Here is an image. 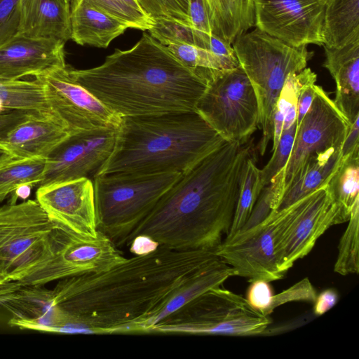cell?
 Wrapping results in <instances>:
<instances>
[{
    "label": "cell",
    "mask_w": 359,
    "mask_h": 359,
    "mask_svg": "<svg viewBox=\"0 0 359 359\" xmlns=\"http://www.w3.org/2000/svg\"><path fill=\"white\" fill-rule=\"evenodd\" d=\"M215 250L163 246L107 270L59 280L52 289L66 317L62 333H147L166 303L219 261Z\"/></svg>",
    "instance_id": "obj_1"
},
{
    "label": "cell",
    "mask_w": 359,
    "mask_h": 359,
    "mask_svg": "<svg viewBox=\"0 0 359 359\" xmlns=\"http://www.w3.org/2000/svg\"><path fill=\"white\" fill-rule=\"evenodd\" d=\"M253 144L224 142L181 173L133 231L176 250H215L229 231Z\"/></svg>",
    "instance_id": "obj_2"
},
{
    "label": "cell",
    "mask_w": 359,
    "mask_h": 359,
    "mask_svg": "<svg viewBox=\"0 0 359 359\" xmlns=\"http://www.w3.org/2000/svg\"><path fill=\"white\" fill-rule=\"evenodd\" d=\"M69 72L120 117L196 111L208 81L207 70L187 67L149 34L99 66Z\"/></svg>",
    "instance_id": "obj_3"
},
{
    "label": "cell",
    "mask_w": 359,
    "mask_h": 359,
    "mask_svg": "<svg viewBox=\"0 0 359 359\" xmlns=\"http://www.w3.org/2000/svg\"><path fill=\"white\" fill-rule=\"evenodd\" d=\"M224 142L196 111L121 117L97 175L182 173Z\"/></svg>",
    "instance_id": "obj_4"
},
{
    "label": "cell",
    "mask_w": 359,
    "mask_h": 359,
    "mask_svg": "<svg viewBox=\"0 0 359 359\" xmlns=\"http://www.w3.org/2000/svg\"><path fill=\"white\" fill-rule=\"evenodd\" d=\"M231 45L257 97L262 131L258 150L263 156L272 139L274 107L283 84L290 74L306 67L313 53L306 46L294 47L257 27L238 35Z\"/></svg>",
    "instance_id": "obj_5"
},
{
    "label": "cell",
    "mask_w": 359,
    "mask_h": 359,
    "mask_svg": "<svg viewBox=\"0 0 359 359\" xmlns=\"http://www.w3.org/2000/svg\"><path fill=\"white\" fill-rule=\"evenodd\" d=\"M181 173H111L93 180L97 229L117 248L150 213Z\"/></svg>",
    "instance_id": "obj_6"
},
{
    "label": "cell",
    "mask_w": 359,
    "mask_h": 359,
    "mask_svg": "<svg viewBox=\"0 0 359 359\" xmlns=\"http://www.w3.org/2000/svg\"><path fill=\"white\" fill-rule=\"evenodd\" d=\"M272 323L246 299L219 286L194 297L149 332L158 334L264 335Z\"/></svg>",
    "instance_id": "obj_7"
},
{
    "label": "cell",
    "mask_w": 359,
    "mask_h": 359,
    "mask_svg": "<svg viewBox=\"0 0 359 359\" xmlns=\"http://www.w3.org/2000/svg\"><path fill=\"white\" fill-rule=\"evenodd\" d=\"M196 111L229 142H248L259 124L255 90L240 65L211 70Z\"/></svg>",
    "instance_id": "obj_8"
},
{
    "label": "cell",
    "mask_w": 359,
    "mask_h": 359,
    "mask_svg": "<svg viewBox=\"0 0 359 359\" xmlns=\"http://www.w3.org/2000/svg\"><path fill=\"white\" fill-rule=\"evenodd\" d=\"M0 207V266L7 281H18L49 257L56 226L36 200Z\"/></svg>",
    "instance_id": "obj_9"
},
{
    "label": "cell",
    "mask_w": 359,
    "mask_h": 359,
    "mask_svg": "<svg viewBox=\"0 0 359 359\" xmlns=\"http://www.w3.org/2000/svg\"><path fill=\"white\" fill-rule=\"evenodd\" d=\"M350 126L333 100L316 85L311 105L297 128L290 157L269 184L271 210L277 209L285 188L310 156L331 148H341Z\"/></svg>",
    "instance_id": "obj_10"
},
{
    "label": "cell",
    "mask_w": 359,
    "mask_h": 359,
    "mask_svg": "<svg viewBox=\"0 0 359 359\" xmlns=\"http://www.w3.org/2000/svg\"><path fill=\"white\" fill-rule=\"evenodd\" d=\"M48 259L18 280L20 285H43L54 280L102 271L123 261L118 248L107 237H85L60 227L52 231Z\"/></svg>",
    "instance_id": "obj_11"
},
{
    "label": "cell",
    "mask_w": 359,
    "mask_h": 359,
    "mask_svg": "<svg viewBox=\"0 0 359 359\" xmlns=\"http://www.w3.org/2000/svg\"><path fill=\"white\" fill-rule=\"evenodd\" d=\"M290 213V207L271 210L257 224L226 236L215 249L216 255L234 271L235 276L273 281L281 279L278 242Z\"/></svg>",
    "instance_id": "obj_12"
},
{
    "label": "cell",
    "mask_w": 359,
    "mask_h": 359,
    "mask_svg": "<svg viewBox=\"0 0 359 359\" xmlns=\"http://www.w3.org/2000/svg\"><path fill=\"white\" fill-rule=\"evenodd\" d=\"M34 78L43 83L52 115L70 135L118 128L121 117L77 83L67 66Z\"/></svg>",
    "instance_id": "obj_13"
},
{
    "label": "cell",
    "mask_w": 359,
    "mask_h": 359,
    "mask_svg": "<svg viewBox=\"0 0 359 359\" xmlns=\"http://www.w3.org/2000/svg\"><path fill=\"white\" fill-rule=\"evenodd\" d=\"M327 184L290 205V216L278 242L279 263L285 273L310 252L331 226L338 224L339 210Z\"/></svg>",
    "instance_id": "obj_14"
},
{
    "label": "cell",
    "mask_w": 359,
    "mask_h": 359,
    "mask_svg": "<svg viewBox=\"0 0 359 359\" xmlns=\"http://www.w3.org/2000/svg\"><path fill=\"white\" fill-rule=\"evenodd\" d=\"M257 28L294 47L323 46L325 6L316 0H253Z\"/></svg>",
    "instance_id": "obj_15"
},
{
    "label": "cell",
    "mask_w": 359,
    "mask_h": 359,
    "mask_svg": "<svg viewBox=\"0 0 359 359\" xmlns=\"http://www.w3.org/2000/svg\"><path fill=\"white\" fill-rule=\"evenodd\" d=\"M117 129L106 128L70 135L47 158L40 185L80 178L93 181L113 151Z\"/></svg>",
    "instance_id": "obj_16"
},
{
    "label": "cell",
    "mask_w": 359,
    "mask_h": 359,
    "mask_svg": "<svg viewBox=\"0 0 359 359\" xmlns=\"http://www.w3.org/2000/svg\"><path fill=\"white\" fill-rule=\"evenodd\" d=\"M36 201L58 227L85 237L97 236L92 180L80 178L40 185Z\"/></svg>",
    "instance_id": "obj_17"
},
{
    "label": "cell",
    "mask_w": 359,
    "mask_h": 359,
    "mask_svg": "<svg viewBox=\"0 0 359 359\" xmlns=\"http://www.w3.org/2000/svg\"><path fill=\"white\" fill-rule=\"evenodd\" d=\"M65 42L17 34L0 47V76L20 79L65 67Z\"/></svg>",
    "instance_id": "obj_18"
},
{
    "label": "cell",
    "mask_w": 359,
    "mask_h": 359,
    "mask_svg": "<svg viewBox=\"0 0 359 359\" xmlns=\"http://www.w3.org/2000/svg\"><path fill=\"white\" fill-rule=\"evenodd\" d=\"M0 306L12 314L11 327L54 333L64 319L52 290L43 285H20L0 297Z\"/></svg>",
    "instance_id": "obj_19"
},
{
    "label": "cell",
    "mask_w": 359,
    "mask_h": 359,
    "mask_svg": "<svg viewBox=\"0 0 359 359\" xmlns=\"http://www.w3.org/2000/svg\"><path fill=\"white\" fill-rule=\"evenodd\" d=\"M69 135L55 118L31 115L0 138V148L17 159L48 158Z\"/></svg>",
    "instance_id": "obj_20"
},
{
    "label": "cell",
    "mask_w": 359,
    "mask_h": 359,
    "mask_svg": "<svg viewBox=\"0 0 359 359\" xmlns=\"http://www.w3.org/2000/svg\"><path fill=\"white\" fill-rule=\"evenodd\" d=\"M323 66L336 83L334 103L351 125L359 117V37L339 47L324 46Z\"/></svg>",
    "instance_id": "obj_21"
},
{
    "label": "cell",
    "mask_w": 359,
    "mask_h": 359,
    "mask_svg": "<svg viewBox=\"0 0 359 359\" xmlns=\"http://www.w3.org/2000/svg\"><path fill=\"white\" fill-rule=\"evenodd\" d=\"M18 34L71 39V11L65 0H21Z\"/></svg>",
    "instance_id": "obj_22"
},
{
    "label": "cell",
    "mask_w": 359,
    "mask_h": 359,
    "mask_svg": "<svg viewBox=\"0 0 359 359\" xmlns=\"http://www.w3.org/2000/svg\"><path fill=\"white\" fill-rule=\"evenodd\" d=\"M128 25L88 0L71 13V39L77 44L107 48Z\"/></svg>",
    "instance_id": "obj_23"
},
{
    "label": "cell",
    "mask_w": 359,
    "mask_h": 359,
    "mask_svg": "<svg viewBox=\"0 0 359 359\" xmlns=\"http://www.w3.org/2000/svg\"><path fill=\"white\" fill-rule=\"evenodd\" d=\"M341 149L331 148L310 156L285 188L275 210L285 208L326 185L340 163Z\"/></svg>",
    "instance_id": "obj_24"
},
{
    "label": "cell",
    "mask_w": 359,
    "mask_h": 359,
    "mask_svg": "<svg viewBox=\"0 0 359 359\" xmlns=\"http://www.w3.org/2000/svg\"><path fill=\"white\" fill-rule=\"evenodd\" d=\"M212 34L232 44L241 34L255 25L253 0H203Z\"/></svg>",
    "instance_id": "obj_25"
},
{
    "label": "cell",
    "mask_w": 359,
    "mask_h": 359,
    "mask_svg": "<svg viewBox=\"0 0 359 359\" xmlns=\"http://www.w3.org/2000/svg\"><path fill=\"white\" fill-rule=\"evenodd\" d=\"M12 110L54 118L46 100L43 83L38 78L22 80L0 76V112Z\"/></svg>",
    "instance_id": "obj_26"
},
{
    "label": "cell",
    "mask_w": 359,
    "mask_h": 359,
    "mask_svg": "<svg viewBox=\"0 0 359 359\" xmlns=\"http://www.w3.org/2000/svg\"><path fill=\"white\" fill-rule=\"evenodd\" d=\"M359 37V0H329L324 8L323 46L339 48Z\"/></svg>",
    "instance_id": "obj_27"
},
{
    "label": "cell",
    "mask_w": 359,
    "mask_h": 359,
    "mask_svg": "<svg viewBox=\"0 0 359 359\" xmlns=\"http://www.w3.org/2000/svg\"><path fill=\"white\" fill-rule=\"evenodd\" d=\"M327 185L339 210L338 224L348 222L355 203L359 201V150L341 158Z\"/></svg>",
    "instance_id": "obj_28"
},
{
    "label": "cell",
    "mask_w": 359,
    "mask_h": 359,
    "mask_svg": "<svg viewBox=\"0 0 359 359\" xmlns=\"http://www.w3.org/2000/svg\"><path fill=\"white\" fill-rule=\"evenodd\" d=\"M47 158L15 159L0 168V202L24 187L40 185L44 177Z\"/></svg>",
    "instance_id": "obj_29"
},
{
    "label": "cell",
    "mask_w": 359,
    "mask_h": 359,
    "mask_svg": "<svg viewBox=\"0 0 359 359\" xmlns=\"http://www.w3.org/2000/svg\"><path fill=\"white\" fill-rule=\"evenodd\" d=\"M254 154L250 156L245 164L232 223L226 236L243 228L263 189L260 181V169L256 165Z\"/></svg>",
    "instance_id": "obj_30"
},
{
    "label": "cell",
    "mask_w": 359,
    "mask_h": 359,
    "mask_svg": "<svg viewBox=\"0 0 359 359\" xmlns=\"http://www.w3.org/2000/svg\"><path fill=\"white\" fill-rule=\"evenodd\" d=\"M348 226L340 238L334 271L343 276L359 271V201L351 212Z\"/></svg>",
    "instance_id": "obj_31"
},
{
    "label": "cell",
    "mask_w": 359,
    "mask_h": 359,
    "mask_svg": "<svg viewBox=\"0 0 359 359\" xmlns=\"http://www.w3.org/2000/svg\"><path fill=\"white\" fill-rule=\"evenodd\" d=\"M166 46L185 66L194 70L230 69L239 65L238 61L222 57L206 49L189 43H174Z\"/></svg>",
    "instance_id": "obj_32"
},
{
    "label": "cell",
    "mask_w": 359,
    "mask_h": 359,
    "mask_svg": "<svg viewBox=\"0 0 359 359\" xmlns=\"http://www.w3.org/2000/svg\"><path fill=\"white\" fill-rule=\"evenodd\" d=\"M156 22H170L192 28L189 14V0H136Z\"/></svg>",
    "instance_id": "obj_33"
},
{
    "label": "cell",
    "mask_w": 359,
    "mask_h": 359,
    "mask_svg": "<svg viewBox=\"0 0 359 359\" xmlns=\"http://www.w3.org/2000/svg\"><path fill=\"white\" fill-rule=\"evenodd\" d=\"M88 1L125 22L128 28L149 31L155 25V22L144 13L136 0Z\"/></svg>",
    "instance_id": "obj_34"
},
{
    "label": "cell",
    "mask_w": 359,
    "mask_h": 359,
    "mask_svg": "<svg viewBox=\"0 0 359 359\" xmlns=\"http://www.w3.org/2000/svg\"><path fill=\"white\" fill-rule=\"evenodd\" d=\"M297 123L294 122L288 129L283 130L280 140L269 162L260 169L261 185L264 189L285 165L293 146Z\"/></svg>",
    "instance_id": "obj_35"
},
{
    "label": "cell",
    "mask_w": 359,
    "mask_h": 359,
    "mask_svg": "<svg viewBox=\"0 0 359 359\" xmlns=\"http://www.w3.org/2000/svg\"><path fill=\"white\" fill-rule=\"evenodd\" d=\"M21 0H0V47L18 34Z\"/></svg>",
    "instance_id": "obj_36"
},
{
    "label": "cell",
    "mask_w": 359,
    "mask_h": 359,
    "mask_svg": "<svg viewBox=\"0 0 359 359\" xmlns=\"http://www.w3.org/2000/svg\"><path fill=\"white\" fill-rule=\"evenodd\" d=\"M316 296V289L310 280L305 278L287 290L273 294L271 311L273 312L279 306L290 302L306 301L313 302Z\"/></svg>",
    "instance_id": "obj_37"
},
{
    "label": "cell",
    "mask_w": 359,
    "mask_h": 359,
    "mask_svg": "<svg viewBox=\"0 0 359 359\" xmlns=\"http://www.w3.org/2000/svg\"><path fill=\"white\" fill-rule=\"evenodd\" d=\"M273 296V290L269 281L255 280L251 281L245 299L254 309L264 316H269L272 313L271 305Z\"/></svg>",
    "instance_id": "obj_38"
},
{
    "label": "cell",
    "mask_w": 359,
    "mask_h": 359,
    "mask_svg": "<svg viewBox=\"0 0 359 359\" xmlns=\"http://www.w3.org/2000/svg\"><path fill=\"white\" fill-rule=\"evenodd\" d=\"M316 79V74L312 72L300 88L297 102V128L311 105L315 95Z\"/></svg>",
    "instance_id": "obj_39"
},
{
    "label": "cell",
    "mask_w": 359,
    "mask_h": 359,
    "mask_svg": "<svg viewBox=\"0 0 359 359\" xmlns=\"http://www.w3.org/2000/svg\"><path fill=\"white\" fill-rule=\"evenodd\" d=\"M189 14L192 29L208 35H212L203 0H189Z\"/></svg>",
    "instance_id": "obj_40"
},
{
    "label": "cell",
    "mask_w": 359,
    "mask_h": 359,
    "mask_svg": "<svg viewBox=\"0 0 359 359\" xmlns=\"http://www.w3.org/2000/svg\"><path fill=\"white\" fill-rule=\"evenodd\" d=\"M339 299L338 292L333 288H328L316 296L313 302V313L321 316L332 309Z\"/></svg>",
    "instance_id": "obj_41"
},
{
    "label": "cell",
    "mask_w": 359,
    "mask_h": 359,
    "mask_svg": "<svg viewBox=\"0 0 359 359\" xmlns=\"http://www.w3.org/2000/svg\"><path fill=\"white\" fill-rule=\"evenodd\" d=\"M31 115L29 113L21 110L0 112V138Z\"/></svg>",
    "instance_id": "obj_42"
},
{
    "label": "cell",
    "mask_w": 359,
    "mask_h": 359,
    "mask_svg": "<svg viewBox=\"0 0 359 359\" xmlns=\"http://www.w3.org/2000/svg\"><path fill=\"white\" fill-rule=\"evenodd\" d=\"M359 117L349 126L341 149V158H344L359 150Z\"/></svg>",
    "instance_id": "obj_43"
},
{
    "label": "cell",
    "mask_w": 359,
    "mask_h": 359,
    "mask_svg": "<svg viewBox=\"0 0 359 359\" xmlns=\"http://www.w3.org/2000/svg\"><path fill=\"white\" fill-rule=\"evenodd\" d=\"M20 285L18 281H0V297L17 290Z\"/></svg>",
    "instance_id": "obj_44"
},
{
    "label": "cell",
    "mask_w": 359,
    "mask_h": 359,
    "mask_svg": "<svg viewBox=\"0 0 359 359\" xmlns=\"http://www.w3.org/2000/svg\"><path fill=\"white\" fill-rule=\"evenodd\" d=\"M15 158L13 156L8 154V153H4L1 155H0V168L9 163L14 161Z\"/></svg>",
    "instance_id": "obj_45"
},
{
    "label": "cell",
    "mask_w": 359,
    "mask_h": 359,
    "mask_svg": "<svg viewBox=\"0 0 359 359\" xmlns=\"http://www.w3.org/2000/svg\"><path fill=\"white\" fill-rule=\"evenodd\" d=\"M83 0H70V11L71 13L76 9Z\"/></svg>",
    "instance_id": "obj_46"
},
{
    "label": "cell",
    "mask_w": 359,
    "mask_h": 359,
    "mask_svg": "<svg viewBox=\"0 0 359 359\" xmlns=\"http://www.w3.org/2000/svg\"><path fill=\"white\" fill-rule=\"evenodd\" d=\"M0 281H1V282L7 281L1 266H0Z\"/></svg>",
    "instance_id": "obj_47"
},
{
    "label": "cell",
    "mask_w": 359,
    "mask_h": 359,
    "mask_svg": "<svg viewBox=\"0 0 359 359\" xmlns=\"http://www.w3.org/2000/svg\"><path fill=\"white\" fill-rule=\"evenodd\" d=\"M318 2H319L320 4H321L323 6H325V4H327V2L329 1V0H316Z\"/></svg>",
    "instance_id": "obj_48"
},
{
    "label": "cell",
    "mask_w": 359,
    "mask_h": 359,
    "mask_svg": "<svg viewBox=\"0 0 359 359\" xmlns=\"http://www.w3.org/2000/svg\"><path fill=\"white\" fill-rule=\"evenodd\" d=\"M4 153H6V151H4V150H2L1 148H0V155L4 154Z\"/></svg>",
    "instance_id": "obj_49"
},
{
    "label": "cell",
    "mask_w": 359,
    "mask_h": 359,
    "mask_svg": "<svg viewBox=\"0 0 359 359\" xmlns=\"http://www.w3.org/2000/svg\"><path fill=\"white\" fill-rule=\"evenodd\" d=\"M70 6V0H65Z\"/></svg>",
    "instance_id": "obj_50"
},
{
    "label": "cell",
    "mask_w": 359,
    "mask_h": 359,
    "mask_svg": "<svg viewBox=\"0 0 359 359\" xmlns=\"http://www.w3.org/2000/svg\"><path fill=\"white\" fill-rule=\"evenodd\" d=\"M0 203H1V202H0Z\"/></svg>",
    "instance_id": "obj_51"
}]
</instances>
